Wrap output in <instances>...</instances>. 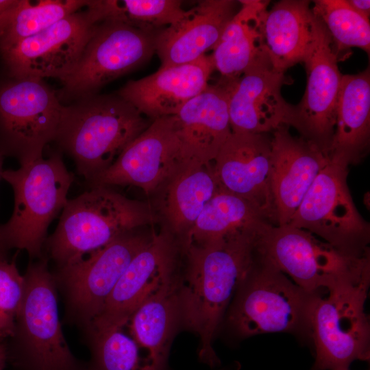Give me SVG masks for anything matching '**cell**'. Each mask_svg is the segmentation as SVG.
<instances>
[{"mask_svg":"<svg viewBox=\"0 0 370 370\" xmlns=\"http://www.w3.org/2000/svg\"><path fill=\"white\" fill-rule=\"evenodd\" d=\"M88 0H18L0 23V53L85 8Z\"/></svg>","mask_w":370,"mask_h":370,"instance_id":"cell-29","label":"cell"},{"mask_svg":"<svg viewBox=\"0 0 370 370\" xmlns=\"http://www.w3.org/2000/svg\"><path fill=\"white\" fill-rule=\"evenodd\" d=\"M151 32L114 21L99 23L72 72L61 80L59 100H78L146 63L156 52Z\"/></svg>","mask_w":370,"mask_h":370,"instance_id":"cell-10","label":"cell"},{"mask_svg":"<svg viewBox=\"0 0 370 370\" xmlns=\"http://www.w3.org/2000/svg\"><path fill=\"white\" fill-rule=\"evenodd\" d=\"M3 151L0 147V180L2 179L3 174Z\"/></svg>","mask_w":370,"mask_h":370,"instance_id":"cell-37","label":"cell"},{"mask_svg":"<svg viewBox=\"0 0 370 370\" xmlns=\"http://www.w3.org/2000/svg\"><path fill=\"white\" fill-rule=\"evenodd\" d=\"M261 233L190 243L182 253L186 263L180 276V321L199 338V358L211 367L220 364L212 346L214 337L238 288L258 258L256 244Z\"/></svg>","mask_w":370,"mask_h":370,"instance_id":"cell-1","label":"cell"},{"mask_svg":"<svg viewBox=\"0 0 370 370\" xmlns=\"http://www.w3.org/2000/svg\"><path fill=\"white\" fill-rule=\"evenodd\" d=\"M18 0H0V23L16 4Z\"/></svg>","mask_w":370,"mask_h":370,"instance_id":"cell-35","label":"cell"},{"mask_svg":"<svg viewBox=\"0 0 370 370\" xmlns=\"http://www.w3.org/2000/svg\"><path fill=\"white\" fill-rule=\"evenodd\" d=\"M153 223L149 203L129 199L111 186H93L68 200L55 232L45 241V256L56 267H62Z\"/></svg>","mask_w":370,"mask_h":370,"instance_id":"cell-4","label":"cell"},{"mask_svg":"<svg viewBox=\"0 0 370 370\" xmlns=\"http://www.w3.org/2000/svg\"><path fill=\"white\" fill-rule=\"evenodd\" d=\"M183 166L175 115L152 120L104 171L88 182L96 186H134L152 195Z\"/></svg>","mask_w":370,"mask_h":370,"instance_id":"cell-15","label":"cell"},{"mask_svg":"<svg viewBox=\"0 0 370 370\" xmlns=\"http://www.w3.org/2000/svg\"><path fill=\"white\" fill-rule=\"evenodd\" d=\"M180 254L171 236L153 232L149 243L127 265L89 329L103 331L127 325L143 300L177 271Z\"/></svg>","mask_w":370,"mask_h":370,"instance_id":"cell-16","label":"cell"},{"mask_svg":"<svg viewBox=\"0 0 370 370\" xmlns=\"http://www.w3.org/2000/svg\"><path fill=\"white\" fill-rule=\"evenodd\" d=\"M180 275L176 271L143 300L127 324L138 345L163 368L174 329L180 321Z\"/></svg>","mask_w":370,"mask_h":370,"instance_id":"cell-27","label":"cell"},{"mask_svg":"<svg viewBox=\"0 0 370 370\" xmlns=\"http://www.w3.org/2000/svg\"><path fill=\"white\" fill-rule=\"evenodd\" d=\"M2 178L13 188L14 206L10 220L0 225V258H8L12 249L25 250L30 260L40 258L49 225L68 201L73 174L56 152L5 170Z\"/></svg>","mask_w":370,"mask_h":370,"instance_id":"cell-6","label":"cell"},{"mask_svg":"<svg viewBox=\"0 0 370 370\" xmlns=\"http://www.w3.org/2000/svg\"><path fill=\"white\" fill-rule=\"evenodd\" d=\"M241 7L225 26L211 55L218 81L232 84L250 66L269 58L261 26L268 1H239Z\"/></svg>","mask_w":370,"mask_h":370,"instance_id":"cell-25","label":"cell"},{"mask_svg":"<svg viewBox=\"0 0 370 370\" xmlns=\"http://www.w3.org/2000/svg\"><path fill=\"white\" fill-rule=\"evenodd\" d=\"M269 225L273 224L250 202L220 188L197 220L186 247L190 243L204 245L237 234L258 232Z\"/></svg>","mask_w":370,"mask_h":370,"instance_id":"cell-28","label":"cell"},{"mask_svg":"<svg viewBox=\"0 0 370 370\" xmlns=\"http://www.w3.org/2000/svg\"><path fill=\"white\" fill-rule=\"evenodd\" d=\"M369 284L367 255L317 297L310 319L312 370H349L355 360H369L370 323L365 311Z\"/></svg>","mask_w":370,"mask_h":370,"instance_id":"cell-3","label":"cell"},{"mask_svg":"<svg viewBox=\"0 0 370 370\" xmlns=\"http://www.w3.org/2000/svg\"><path fill=\"white\" fill-rule=\"evenodd\" d=\"M347 2L357 12L369 18L370 1L369 0H347Z\"/></svg>","mask_w":370,"mask_h":370,"instance_id":"cell-34","label":"cell"},{"mask_svg":"<svg viewBox=\"0 0 370 370\" xmlns=\"http://www.w3.org/2000/svg\"><path fill=\"white\" fill-rule=\"evenodd\" d=\"M316 17L305 0H283L265 12L261 32L273 68L284 73L303 62L312 41Z\"/></svg>","mask_w":370,"mask_h":370,"instance_id":"cell-24","label":"cell"},{"mask_svg":"<svg viewBox=\"0 0 370 370\" xmlns=\"http://www.w3.org/2000/svg\"><path fill=\"white\" fill-rule=\"evenodd\" d=\"M220 370H225V369H220Z\"/></svg>","mask_w":370,"mask_h":370,"instance_id":"cell-38","label":"cell"},{"mask_svg":"<svg viewBox=\"0 0 370 370\" xmlns=\"http://www.w3.org/2000/svg\"><path fill=\"white\" fill-rule=\"evenodd\" d=\"M256 247L261 256L312 293L325 292L367 255H346L312 233L288 225H269Z\"/></svg>","mask_w":370,"mask_h":370,"instance_id":"cell-12","label":"cell"},{"mask_svg":"<svg viewBox=\"0 0 370 370\" xmlns=\"http://www.w3.org/2000/svg\"><path fill=\"white\" fill-rule=\"evenodd\" d=\"M138 230L51 271L64 303L66 323L81 332L91 327L127 265L152 238L153 234L147 235Z\"/></svg>","mask_w":370,"mask_h":370,"instance_id":"cell-8","label":"cell"},{"mask_svg":"<svg viewBox=\"0 0 370 370\" xmlns=\"http://www.w3.org/2000/svg\"><path fill=\"white\" fill-rule=\"evenodd\" d=\"M348 166L330 157L288 225L318 236L346 255L362 256L369 254V226L350 195Z\"/></svg>","mask_w":370,"mask_h":370,"instance_id":"cell-9","label":"cell"},{"mask_svg":"<svg viewBox=\"0 0 370 370\" xmlns=\"http://www.w3.org/2000/svg\"><path fill=\"white\" fill-rule=\"evenodd\" d=\"M175 116L183 166L212 162L232 134L227 87L218 82L208 84Z\"/></svg>","mask_w":370,"mask_h":370,"instance_id":"cell-20","label":"cell"},{"mask_svg":"<svg viewBox=\"0 0 370 370\" xmlns=\"http://www.w3.org/2000/svg\"><path fill=\"white\" fill-rule=\"evenodd\" d=\"M370 136L369 69L343 75L336 111L330 158L356 163L367 149Z\"/></svg>","mask_w":370,"mask_h":370,"instance_id":"cell-26","label":"cell"},{"mask_svg":"<svg viewBox=\"0 0 370 370\" xmlns=\"http://www.w3.org/2000/svg\"><path fill=\"white\" fill-rule=\"evenodd\" d=\"M86 9L96 23L114 21L151 32L176 23L187 12L177 0H88Z\"/></svg>","mask_w":370,"mask_h":370,"instance_id":"cell-30","label":"cell"},{"mask_svg":"<svg viewBox=\"0 0 370 370\" xmlns=\"http://www.w3.org/2000/svg\"><path fill=\"white\" fill-rule=\"evenodd\" d=\"M287 80L267 58L248 68L235 82L224 84L232 132L267 134L285 125L292 106L281 94Z\"/></svg>","mask_w":370,"mask_h":370,"instance_id":"cell-18","label":"cell"},{"mask_svg":"<svg viewBox=\"0 0 370 370\" xmlns=\"http://www.w3.org/2000/svg\"><path fill=\"white\" fill-rule=\"evenodd\" d=\"M7 362L6 347L3 342H0V370H3Z\"/></svg>","mask_w":370,"mask_h":370,"instance_id":"cell-36","label":"cell"},{"mask_svg":"<svg viewBox=\"0 0 370 370\" xmlns=\"http://www.w3.org/2000/svg\"><path fill=\"white\" fill-rule=\"evenodd\" d=\"M238 2L199 1L187 10L182 19L159 30L155 47L161 66L192 62L213 49L225 26L238 12Z\"/></svg>","mask_w":370,"mask_h":370,"instance_id":"cell-23","label":"cell"},{"mask_svg":"<svg viewBox=\"0 0 370 370\" xmlns=\"http://www.w3.org/2000/svg\"><path fill=\"white\" fill-rule=\"evenodd\" d=\"M45 256L31 260L12 335L4 343L16 370H87L72 353L62 330L58 291Z\"/></svg>","mask_w":370,"mask_h":370,"instance_id":"cell-5","label":"cell"},{"mask_svg":"<svg viewBox=\"0 0 370 370\" xmlns=\"http://www.w3.org/2000/svg\"><path fill=\"white\" fill-rule=\"evenodd\" d=\"M312 11L328 32L337 58L339 52L359 47L369 54V19L345 0L314 1Z\"/></svg>","mask_w":370,"mask_h":370,"instance_id":"cell-32","label":"cell"},{"mask_svg":"<svg viewBox=\"0 0 370 370\" xmlns=\"http://www.w3.org/2000/svg\"><path fill=\"white\" fill-rule=\"evenodd\" d=\"M282 125L271 137V190L276 225H288L330 156Z\"/></svg>","mask_w":370,"mask_h":370,"instance_id":"cell-19","label":"cell"},{"mask_svg":"<svg viewBox=\"0 0 370 370\" xmlns=\"http://www.w3.org/2000/svg\"><path fill=\"white\" fill-rule=\"evenodd\" d=\"M64 106L40 79H13L0 86V147L20 164L42 156L55 140Z\"/></svg>","mask_w":370,"mask_h":370,"instance_id":"cell-11","label":"cell"},{"mask_svg":"<svg viewBox=\"0 0 370 370\" xmlns=\"http://www.w3.org/2000/svg\"><path fill=\"white\" fill-rule=\"evenodd\" d=\"M119 95H92L63 107L56 141L88 182L107 169L149 125Z\"/></svg>","mask_w":370,"mask_h":370,"instance_id":"cell-2","label":"cell"},{"mask_svg":"<svg viewBox=\"0 0 370 370\" xmlns=\"http://www.w3.org/2000/svg\"><path fill=\"white\" fill-rule=\"evenodd\" d=\"M331 37L316 17L312 41L303 62L307 73L305 93L291 106L285 125L295 128L301 137L329 155L336 127V111L343 75Z\"/></svg>","mask_w":370,"mask_h":370,"instance_id":"cell-13","label":"cell"},{"mask_svg":"<svg viewBox=\"0 0 370 370\" xmlns=\"http://www.w3.org/2000/svg\"><path fill=\"white\" fill-rule=\"evenodd\" d=\"M122 329L82 332L90 352L87 370H164Z\"/></svg>","mask_w":370,"mask_h":370,"instance_id":"cell-31","label":"cell"},{"mask_svg":"<svg viewBox=\"0 0 370 370\" xmlns=\"http://www.w3.org/2000/svg\"><path fill=\"white\" fill-rule=\"evenodd\" d=\"M214 69L211 56L186 64L160 66L155 73L127 82L118 95L152 120L174 116L208 86Z\"/></svg>","mask_w":370,"mask_h":370,"instance_id":"cell-21","label":"cell"},{"mask_svg":"<svg viewBox=\"0 0 370 370\" xmlns=\"http://www.w3.org/2000/svg\"><path fill=\"white\" fill-rule=\"evenodd\" d=\"M88 12L77 11L1 53L12 79L56 77L75 67L97 25Z\"/></svg>","mask_w":370,"mask_h":370,"instance_id":"cell-14","label":"cell"},{"mask_svg":"<svg viewBox=\"0 0 370 370\" xmlns=\"http://www.w3.org/2000/svg\"><path fill=\"white\" fill-rule=\"evenodd\" d=\"M323 293L302 289L259 254L232 300L227 323L241 338L275 332L310 337L314 305Z\"/></svg>","mask_w":370,"mask_h":370,"instance_id":"cell-7","label":"cell"},{"mask_svg":"<svg viewBox=\"0 0 370 370\" xmlns=\"http://www.w3.org/2000/svg\"><path fill=\"white\" fill-rule=\"evenodd\" d=\"M25 288L15 259L0 258V342L13 334Z\"/></svg>","mask_w":370,"mask_h":370,"instance_id":"cell-33","label":"cell"},{"mask_svg":"<svg viewBox=\"0 0 370 370\" xmlns=\"http://www.w3.org/2000/svg\"><path fill=\"white\" fill-rule=\"evenodd\" d=\"M220 188L212 162L180 169L152 195L151 204L160 232L171 236L181 252L206 205Z\"/></svg>","mask_w":370,"mask_h":370,"instance_id":"cell-22","label":"cell"},{"mask_svg":"<svg viewBox=\"0 0 370 370\" xmlns=\"http://www.w3.org/2000/svg\"><path fill=\"white\" fill-rule=\"evenodd\" d=\"M212 164L221 188L247 200L276 225L271 137L267 134L232 132Z\"/></svg>","mask_w":370,"mask_h":370,"instance_id":"cell-17","label":"cell"}]
</instances>
